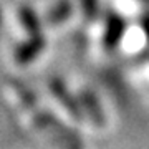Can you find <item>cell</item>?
<instances>
[{
  "instance_id": "cell-2",
  "label": "cell",
  "mask_w": 149,
  "mask_h": 149,
  "mask_svg": "<svg viewBox=\"0 0 149 149\" xmlns=\"http://www.w3.org/2000/svg\"><path fill=\"white\" fill-rule=\"evenodd\" d=\"M126 32V22L119 13L109 12L104 20V33H103V45L106 50H114L119 45L123 35Z\"/></svg>"
},
{
  "instance_id": "cell-9",
  "label": "cell",
  "mask_w": 149,
  "mask_h": 149,
  "mask_svg": "<svg viewBox=\"0 0 149 149\" xmlns=\"http://www.w3.org/2000/svg\"><path fill=\"white\" fill-rule=\"evenodd\" d=\"M141 28L144 30V33H146V37L149 40V13L143 15V18H141Z\"/></svg>"
},
{
  "instance_id": "cell-6",
  "label": "cell",
  "mask_w": 149,
  "mask_h": 149,
  "mask_svg": "<svg viewBox=\"0 0 149 149\" xmlns=\"http://www.w3.org/2000/svg\"><path fill=\"white\" fill-rule=\"evenodd\" d=\"M71 12H73V5H71V2L70 0H58L56 3H55L50 10H48V22L50 23H53V25H58L61 22H65L71 15Z\"/></svg>"
},
{
  "instance_id": "cell-8",
  "label": "cell",
  "mask_w": 149,
  "mask_h": 149,
  "mask_svg": "<svg viewBox=\"0 0 149 149\" xmlns=\"http://www.w3.org/2000/svg\"><path fill=\"white\" fill-rule=\"evenodd\" d=\"M81 8H83V13L88 20H95L98 17V12H100L98 0H81Z\"/></svg>"
},
{
  "instance_id": "cell-1",
  "label": "cell",
  "mask_w": 149,
  "mask_h": 149,
  "mask_svg": "<svg viewBox=\"0 0 149 149\" xmlns=\"http://www.w3.org/2000/svg\"><path fill=\"white\" fill-rule=\"evenodd\" d=\"M37 124L38 128L47 131L52 139L63 149H83V143L76 134L68 129L65 124L56 121V118L48 114V113H38L37 114Z\"/></svg>"
},
{
  "instance_id": "cell-4",
  "label": "cell",
  "mask_w": 149,
  "mask_h": 149,
  "mask_svg": "<svg viewBox=\"0 0 149 149\" xmlns=\"http://www.w3.org/2000/svg\"><path fill=\"white\" fill-rule=\"evenodd\" d=\"M80 106L81 109L90 116L91 123L96 124V126H103L104 124V113H103V108L98 101V98L93 91H83L80 95Z\"/></svg>"
},
{
  "instance_id": "cell-5",
  "label": "cell",
  "mask_w": 149,
  "mask_h": 149,
  "mask_svg": "<svg viewBox=\"0 0 149 149\" xmlns=\"http://www.w3.org/2000/svg\"><path fill=\"white\" fill-rule=\"evenodd\" d=\"M45 47V38L42 33L32 35L30 40H27L25 43H22L20 47L15 50V58L18 63H28L33 58H37L38 53L43 50Z\"/></svg>"
},
{
  "instance_id": "cell-3",
  "label": "cell",
  "mask_w": 149,
  "mask_h": 149,
  "mask_svg": "<svg viewBox=\"0 0 149 149\" xmlns=\"http://www.w3.org/2000/svg\"><path fill=\"white\" fill-rule=\"evenodd\" d=\"M50 88L53 91L55 98L65 106V109H66L73 118H76L78 121H81V118H83V109H81V106H80V101L68 91V88H66V85H65L63 81L60 80V78H53V80L50 81Z\"/></svg>"
},
{
  "instance_id": "cell-7",
  "label": "cell",
  "mask_w": 149,
  "mask_h": 149,
  "mask_svg": "<svg viewBox=\"0 0 149 149\" xmlns=\"http://www.w3.org/2000/svg\"><path fill=\"white\" fill-rule=\"evenodd\" d=\"M20 20L23 23V27L27 28V32L30 35H37L40 32V20H38L37 13L30 8V7H23L20 10Z\"/></svg>"
},
{
  "instance_id": "cell-10",
  "label": "cell",
  "mask_w": 149,
  "mask_h": 149,
  "mask_svg": "<svg viewBox=\"0 0 149 149\" xmlns=\"http://www.w3.org/2000/svg\"><path fill=\"white\" fill-rule=\"evenodd\" d=\"M141 2H148V3H149V0H141Z\"/></svg>"
}]
</instances>
